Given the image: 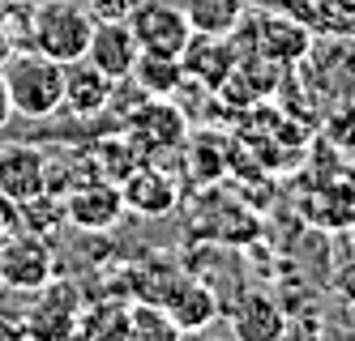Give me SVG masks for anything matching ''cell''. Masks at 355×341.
I'll use <instances>...</instances> for the list:
<instances>
[{"instance_id": "cell-6", "label": "cell", "mask_w": 355, "mask_h": 341, "mask_svg": "<svg viewBox=\"0 0 355 341\" xmlns=\"http://www.w3.org/2000/svg\"><path fill=\"white\" fill-rule=\"evenodd\" d=\"M129 30L141 51L155 56H184V47L193 43V26L180 5L171 0H137L129 13Z\"/></svg>"}, {"instance_id": "cell-13", "label": "cell", "mask_w": 355, "mask_h": 341, "mask_svg": "<svg viewBox=\"0 0 355 341\" xmlns=\"http://www.w3.org/2000/svg\"><path fill=\"white\" fill-rule=\"evenodd\" d=\"M227 320H232L236 341H283L287 333V311L266 291H244L227 311Z\"/></svg>"}, {"instance_id": "cell-28", "label": "cell", "mask_w": 355, "mask_h": 341, "mask_svg": "<svg viewBox=\"0 0 355 341\" xmlns=\"http://www.w3.org/2000/svg\"><path fill=\"white\" fill-rule=\"evenodd\" d=\"M351 209H355V183H351Z\"/></svg>"}, {"instance_id": "cell-25", "label": "cell", "mask_w": 355, "mask_h": 341, "mask_svg": "<svg viewBox=\"0 0 355 341\" xmlns=\"http://www.w3.org/2000/svg\"><path fill=\"white\" fill-rule=\"evenodd\" d=\"M0 341H31V337H26V329H21V320L0 316Z\"/></svg>"}, {"instance_id": "cell-11", "label": "cell", "mask_w": 355, "mask_h": 341, "mask_svg": "<svg viewBox=\"0 0 355 341\" xmlns=\"http://www.w3.org/2000/svg\"><path fill=\"white\" fill-rule=\"evenodd\" d=\"M137 56H141V47H137V39H133V30H129V21H94L86 60L103 73V77H112L116 86L129 82Z\"/></svg>"}, {"instance_id": "cell-12", "label": "cell", "mask_w": 355, "mask_h": 341, "mask_svg": "<svg viewBox=\"0 0 355 341\" xmlns=\"http://www.w3.org/2000/svg\"><path fill=\"white\" fill-rule=\"evenodd\" d=\"M163 307H167V316L180 324L184 337L206 333V329L218 320V295H214L201 277H189V273H180V277L167 286Z\"/></svg>"}, {"instance_id": "cell-27", "label": "cell", "mask_w": 355, "mask_h": 341, "mask_svg": "<svg viewBox=\"0 0 355 341\" xmlns=\"http://www.w3.org/2000/svg\"><path fill=\"white\" fill-rule=\"evenodd\" d=\"M13 51H17V47H13V35H9V26L0 21V68L9 64V56H13Z\"/></svg>"}, {"instance_id": "cell-20", "label": "cell", "mask_w": 355, "mask_h": 341, "mask_svg": "<svg viewBox=\"0 0 355 341\" xmlns=\"http://www.w3.org/2000/svg\"><path fill=\"white\" fill-rule=\"evenodd\" d=\"M124 341H184V333L167 316L163 303L137 299L129 303V333H124Z\"/></svg>"}, {"instance_id": "cell-10", "label": "cell", "mask_w": 355, "mask_h": 341, "mask_svg": "<svg viewBox=\"0 0 355 341\" xmlns=\"http://www.w3.org/2000/svg\"><path fill=\"white\" fill-rule=\"evenodd\" d=\"M120 218H124L120 183L94 179V183H82V188H69L64 196V222L86 234H107Z\"/></svg>"}, {"instance_id": "cell-19", "label": "cell", "mask_w": 355, "mask_h": 341, "mask_svg": "<svg viewBox=\"0 0 355 341\" xmlns=\"http://www.w3.org/2000/svg\"><path fill=\"white\" fill-rule=\"evenodd\" d=\"M295 17L313 35H334V39L355 35V0H304Z\"/></svg>"}, {"instance_id": "cell-1", "label": "cell", "mask_w": 355, "mask_h": 341, "mask_svg": "<svg viewBox=\"0 0 355 341\" xmlns=\"http://www.w3.org/2000/svg\"><path fill=\"white\" fill-rule=\"evenodd\" d=\"M90 35H94V17L78 0H43V5L31 9V21H26V47L56 64L86 60Z\"/></svg>"}, {"instance_id": "cell-4", "label": "cell", "mask_w": 355, "mask_h": 341, "mask_svg": "<svg viewBox=\"0 0 355 341\" xmlns=\"http://www.w3.org/2000/svg\"><path fill=\"white\" fill-rule=\"evenodd\" d=\"M52 277H56V248H52V239L31 234V230H17L13 239L0 243V286L35 295Z\"/></svg>"}, {"instance_id": "cell-24", "label": "cell", "mask_w": 355, "mask_h": 341, "mask_svg": "<svg viewBox=\"0 0 355 341\" xmlns=\"http://www.w3.org/2000/svg\"><path fill=\"white\" fill-rule=\"evenodd\" d=\"M17 230H21V205H17V201H9L5 192H0V243L13 239Z\"/></svg>"}, {"instance_id": "cell-15", "label": "cell", "mask_w": 355, "mask_h": 341, "mask_svg": "<svg viewBox=\"0 0 355 341\" xmlns=\"http://www.w3.org/2000/svg\"><path fill=\"white\" fill-rule=\"evenodd\" d=\"M112 94H116V82L112 77H103L90 60H73V64H64V111H73V116H98L112 102Z\"/></svg>"}, {"instance_id": "cell-8", "label": "cell", "mask_w": 355, "mask_h": 341, "mask_svg": "<svg viewBox=\"0 0 355 341\" xmlns=\"http://www.w3.org/2000/svg\"><path fill=\"white\" fill-rule=\"evenodd\" d=\"M0 192L17 205L52 192V163H47V154L26 141L0 145Z\"/></svg>"}, {"instance_id": "cell-17", "label": "cell", "mask_w": 355, "mask_h": 341, "mask_svg": "<svg viewBox=\"0 0 355 341\" xmlns=\"http://www.w3.org/2000/svg\"><path fill=\"white\" fill-rule=\"evenodd\" d=\"M180 9H184V17L193 26V35H223V39H232L244 26L248 0H184Z\"/></svg>"}, {"instance_id": "cell-21", "label": "cell", "mask_w": 355, "mask_h": 341, "mask_svg": "<svg viewBox=\"0 0 355 341\" xmlns=\"http://www.w3.org/2000/svg\"><path fill=\"white\" fill-rule=\"evenodd\" d=\"M60 222H64V201L56 192H43V196H35V201L21 205V230H31V234L52 239Z\"/></svg>"}, {"instance_id": "cell-22", "label": "cell", "mask_w": 355, "mask_h": 341, "mask_svg": "<svg viewBox=\"0 0 355 341\" xmlns=\"http://www.w3.org/2000/svg\"><path fill=\"white\" fill-rule=\"evenodd\" d=\"M325 133H329V141H334V145L355 149V107H338L334 116H329Z\"/></svg>"}, {"instance_id": "cell-7", "label": "cell", "mask_w": 355, "mask_h": 341, "mask_svg": "<svg viewBox=\"0 0 355 341\" xmlns=\"http://www.w3.org/2000/svg\"><path fill=\"white\" fill-rule=\"evenodd\" d=\"M313 51V30L295 13H257L252 17V56L278 68H291Z\"/></svg>"}, {"instance_id": "cell-14", "label": "cell", "mask_w": 355, "mask_h": 341, "mask_svg": "<svg viewBox=\"0 0 355 341\" xmlns=\"http://www.w3.org/2000/svg\"><path fill=\"white\" fill-rule=\"evenodd\" d=\"M184 77L206 90H223V82L232 77V68L240 64V51L232 39L223 35H193V43L184 47Z\"/></svg>"}, {"instance_id": "cell-16", "label": "cell", "mask_w": 355, "mask_h": 341, "mask_svg": "<svg viewBox=\"0 0 355 341\" xmlns=\"http://www.w3.org/2000/svg\"><path fill=\"white\" fill-rule=\"evenodd\" d=\"M129 82H137V90L146 98H175L184 90V60L180 56H155V51H141Z\"/></svg>"}, {"instance_id": "cell-18", "label": "cell", "mask_w": 355, "mask_h": 341, "mask_svg": "<svg viewBox=\"0 0 355 341\" xmlns=\"http://www.w3.org/2000/svg\"><path fill=\"white\" fill-rule=\"evenodd\" d=\"M124 333H129V303L124 299H98L82 307L78 341H124Z\"/></svg>"}, {"instance_id": "cell-9", "label": "cell", "mask_w": 355, "mask_h": 341, "mask_svg": "<svg viewBox=\"0 0 355 341\" xmlns=\"http://www.w3.org/2000/svg\"><path fill=\"white\" fill-rule=\"evenodd\" d=\"M120 201H124V214L133 218H167L180 205V183L159 163H141L133 175L120 179Z\"/></svg>"}, {"instance_id": "cell-5", "label": "cell", "mask_w": 355, "mask_h": 341, "mask_svg": "<svg viewBox=\"0 0 355 341\" xmlns=\"http://www.w3.org/2000/svg\"><path fill=\"white\" fill-rule=\"evenodd\" d=\"M39 299L21 311V329L31 341H78V316H82V295L69 282H47Z\"/></svg>"}, {"instance_id": "cell-26", "label": "cell", "mask_w": 355, "mask_h": 341, "mask_svg": "<svg viewBox=\"0 0 355 341\" xmlns=\"http://www.w3.org/2000/svg\"><path fill=\"white\" fill-rule=\"evenodd\" d=\"M13 120V102H9V86H5V73H0V128Z\"/></svg>"}, {"instance_id": "cell-23", "label": "cell", "mask_w": 355, "mask_h": 341, "mask_svg": "<svg viewBox=\"0 0 355 341\" xmlns=\"http://www.w3.org/2000/svg\"><path fill=\"white\" fill-rule=\"evenodd\" d=\"M137 0H82V9L94 17V21H129Z\"/></svg>"}, {"instance_id": "cell-3", "label": "cell", "mask_w": 355, "mask_h": 341, "mask_svg": "<svg viewBox=\"0 0 355 341\" xmlns=\"http://www.w3.org/2000/svg\"><path fill=\"white\" fill-rule=\"evenodd\" d=\"M184 133H189L184 111L175 107L171 98H146L141 107H133L129 120H124V137L141 149L146 163H159L167 154L184 149Z\"/></svg>"}, {"instance_id": "cell-2", "label": "cell", "mask_w": 355, "mask_h": 341, "mask_svg": "<svg viewBox=\"0 0 355 341\" xmlns=\"http://www.w3.org/2000/svg\"><path fill=\"white\" fill-rule=\"evenodd\" d=\"M9 86V102L13 116L21 120H47L64 107V64L39 56V51L21 47L9 56V64L0 68Z\"/></svg>"}]
</instances>
